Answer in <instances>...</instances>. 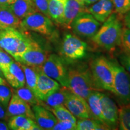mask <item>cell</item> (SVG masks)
<instances>
[{
  "instance_id": "obj_18",
  "label": "cell",
  "mask_w": 130,
  "mask_h": 130,
  "mask_svg": "<svg viewBox=\"0 0 130 130\" xmlns=\"http://www.w3.org/2000/svg\"><path fill=\"white\" fill-rule=\"evenodd\" d=\"M84 12H87V7L78 0H67L62 25L66 28H71V23L75 18Z\"/></svg>"
},
{
  "instance_id": "obj_17",
  "label": "cell",
  "mask_w": 130,
  "mask_h": 130,
  "mask_svg": "<svg viewBox=\"0 0 130 130\" xmlns=\"http://www.w3.org/2000/svg\"><path fill=\"white\" fill-rule=\"evenodd\" d=\"M4 78L13 88L17 89L25 85V75L20 63L13 61L4 72Z\"/></svg>"
},
{
  "instance_id": "obj_36",
  "label": "cell",
  "mask_w": 130,
  "mask_h": 130,
  "mask_svg": "<svg viewBox=\"0 0 130 130\" xmlns=\"http://www.w3.org/2000/svg\"><path fill=\"white\" fill-rule=\"evenodd\" d=\"M119 63L130 74V54L125 52L120 54L118 56Z\"/></svg>"
},
{
  "instance_id": "obj_35",
  "label": "cell",
  "mask_w": 130,
  "mask_h": 130,
  "mask_svg": "<svg viewBox=\"0 0 130 130\" xmlns=\"http://www.w3.org/2000/svg\"><path fill=\"white\" fill-rule=\"evenodd\" d=\"M37 12L49 17L48 0H32Z\"/></svg>"
},
{
  "instance_id": "obj_10",
  "label": "cell",
  "mask_w": 130,
  "mask_h": 130,
  "mask_svg": "<svg viewBox=\"0 0 130 130\" xmlns=\"http://www.w3.org/2000/svg\"><path fill=\"white\" fill-rule=\"evenodd\" d=\"M48 54L37 42L32 40L30 46L19 57L16 61L31 67H41L48 57Z\"/></svg>"
},
{
  "instance_id": "obj_26",
  "label": "cell",
  "mask_w": 130,
  "mask_h": 130,
  "mask_svg": "<svg viewBox=\"0 0 130 130\" xmlns=\"http://www.w3.org/2000/svg\"><path fill=\"white\" fill-rule=\"evenodd\" d=\"M20 65L22 69H23L24 75H25L26 86L28 87L36 95L37 79L36 69L35 67L27 66V65L21 64V63Z\"/></svg>"
},
{
  "instance_id": "obj_19",
  "label": "cell",
  "mask_w": 130,
  "mask_h": 130,
  "mask_svg": "<svg viewBox=\"0 0 130 130\" xmlns=\"http://www.w3.org/2000/svg\"><path fill=\"white\" fill-rule=\"evenodd\" d=\"M8 126L10 129L13 130L42 129L35 120L24 115H17L10 117Z\"/></svg>"
},
{
  "instance_id": "obj_15",
  "label": "cell",
  "mask_w": 130,
  "mask_h": 130,
  "mask_svg": "<svg viewBox=\"0 0 130 130\" xmlns=\"http://www.w3.org/2000/svg\"><path fill=\"white\" fill-rule=\"evenodd\" d=\"M32 110L35 122L42 129H52L58 121L51 111L39 104L32 105Z\"/></svg>"
},
{
  "instance_id": "obj_40",
  "label": "cell",
  "mask_w": 130,
  "mask_h": 130,
  "mask_svg": "<svg viewBox=\"0 0 130 130\" xmlns=\"http://www.w3.org/2000/svg\"><path fill=\"white\" fill-rule=\"evenodd\" d=\"M78 1L83 4H84L86 7H87L96 2L98 0H78Z\"/></svg>"
},
{
  "instance_id": "obj_7",
  "label": "cell",
  "mask_w": 130,
  "mask_h": 130,
  "mask_svg": "<svg viewBox=\"0 0 130 130\" xmlns=\"http://www.w3.org/2000/svg\"><path fill=\"white\" fill-rule=\"evenodd\" d=\"M40 68L48 77L68 88V67L61 57L55 54L49 55Z\"/></svg>"
},
{
  "instance_id": "obj_9",
  "label": "cell",
  "mask_w": 130,
  "mask_h": 130,
  "mask_svg": "<svg viewBox=\"0 0 130 130\" xmlns=\"http://www.w3.org/2000/svg\"><path fill=\"white\" fill-rule=\"evenodd\" d=\"M100 27V22L87 12L78 14L71 25V28L76 35L87 38H92Z\"/></svg>"
},
{
  "instance_id": "obj_23",
  "label": "cell",
  "mask_w": 130,
  "mask_h": 130,
  "mask_svg": "<svg viewBox=\"0 0 130 130\" xmlns=\"http://www.w3.org/2000/svg\"><path fill=\"white\" fill-rule=\"evenodd\" d=\"M101 95L102 93L99 90H93L91 92L86 100L88 103L92 118L104 123L101 105Z\"/></svg>"
},
{
  "instance_id": "obj_6",
  "label": "cell",
  "mask_w": 130,
  "mask_h": 130,
  "mask_svg": "<svg viewBox=\"0 0 130 130\" xmlns=\"http://www.w3.org/2000/svg\"><path fill=\"white\" fill-rule=\"evenodd\" d=\"M21 28L43 35H51L55 27L50 17L36 12L25 16L21 21Z\"/></svg>"
},
{
  "instance_id": "obj_24",
  "label": "cell",
  "mask_w": 130,
  "mask_h": 130,
  "mask_svg": "<svg viewBox=\"0 0 130 130\" xmlns=\"http://www.w3.org/2000/svg\"><path fill=\"white\" fill-rule=\"evenodd\" d=\"M69 91L70 90L67 87L61 86L60 88L58 89L56 92H54L51 95L47 97L44 102L51 108L63 105Z\"/></svg>"
},
{
  "instance_id": "obj_25",
  "label": "cell",
  "mask_w": 130,
  "mask_h": 130,
  "mask_svg": "<svg viewBox=\"0 0 130 130\" xmlns=\"http://www.w3.org/2000/svg\"><path fill=\"white\" fill-rule=\"evenodd\" d=\"M77 130L109 129L104 123L93 118L81 119L77 121Z\"/></svg>"
},
{
  "instance_id": "obj_11",
  "label": "cell",
  "mask_w": 130,
  "mask_h": 130,
  "mask_svg": "<svg viewBox=\"0 0 130 130\" xmlns=\"http://www.w3.org/2000/svg\"><path fill=\"white\" fill-rule=\"evenodd\" d=\"M35 68L37 75L36 96L40 101H44L47 97L56 92L61 86L57 81L45 74L41 68Z\"/></svg>"
},
{
  "instance_id": "obj_43",
  "label": "cell",
  "mask_w": 130,
  "mask_h": 130,
  "mask_svg": "<svg viewBox=\"0 0 130 130\" xmlns=\"http://www.w3.org/2000/svg\"><path fill=\"white\" fill-rule=\"evenodd\" d=\"M0 77H3V78H4V75H3V72H2V71H1V69H0Z\"/></svg>"
},
{
  "instance_id": "obj_14",
  "label": "cell",
  "mask_w": 130,
  "mask_h": 130,
  "mask_svg": "<svg viewBox=\"0 0 130 130\" xmlns=\"http://www.w3.org/2000/svg\"><path fill=\"white\" fill-rule=\"evenodd\" d=\"M8 118L17 115H24L35 120L33 111L31 105L24 101L16 94L13 93L7 107Z\"/></svg>"
},
{
  "instance_id": "obj_28",
  "label": "cell",
  "mask_w": 130,
  "mask_h": 130,
  "mask_svg": "<svg viewBox=\"0 0 130 130\" xmlns=\"http://www.w3.org/2000/svg\"><path fill=\"white\" fill-rule=\"evenodd\" d=\"M15 93L22 100L27 102L31 106L39 104L40 100L27 86H24L23 87L17 88L15 90Z\"/></svg>"
},
{
  "instance_id": "obj_2",
  "label": "cell",
  "mask_w": 130,
  "mask_h": 130,
  "mask_svg": "<svg viewBox=\"0 0 130 130\" xmlns=\"http://www.w3.org/2000/svg\"><path fill=\"white\" fill-rule=\"evenodd\" d=\"M117 13H112L92 37L94 43L101 48L111 51L121 45L122 23Z\"/></svg>"
},
{
  "instance_id": "obj_12",
  "label": "cell",
  "mask_w": 130,
  "mask_h": 130,
  "mask_svg": "<svg viewBox=\"0 0 130 130\" xmlns=\"http://www.w3.org/2000/svg\"><path fill=\"white\" fill-rule=\"evenodd\" d=\"M65 107L76 118H92L90 109L86 99L72 93L71 90L64 102Z\"/></svg>"
},
{
  "instance_id": "obj_20",
  "label": "cell",
  "mask_w": 130,
  "mask_h": 130,
  "mask_svg": "<svg viewBox=\"0 0 130 130\" xmlns=\"http://www.w3.org/2000/svg\"><path fill=\"white\" fill-rule=\"evenodd\" d=\"M21 19L17 17L9 6H0V30L21 28Z\"/></svg>"
},
{
  "instance_id": "obj_42",
  "label": "cell",
  "mask_w": 130,
  "mask_h": 130,
  "mask_svg": "<svg viewBox=\"0 0 130 130\" xmlns=\"http://www.w3.org/2000/svg\"><path fill=\"white\" fill-rule=\"evenodd\" d=\"M0 84H6V79L1 77H0Z\"/></svg>"
},
{
  "instance_id": "obj_32",
  "label": "cell",
  "mask_w": 130,
  "mask_h": 130,
  "mask_svg": "<svg viewBox=\"0 0 130 130\" xmlns=\"http://www.w3.org/2000/svg\"><path fill=\"white\" fill-rule=\"evenodd\" d=\"M13 61L10 55L0 48V69L2 72H4Z\"/></svg>"
},
{
  "instance_id": "obj_13",
  "label": "cell",
  "mask_w": 130,
  "mask_h": 130,
  "mask_svg": "<svg viewBox=\"0 0 130 130\" xmlns=\"http://www.w3.org/2000/svg\"><path fill=\"white\" fill-rule=\"evenodd\" d=\"M101 105L104 124L109 129H116L118 128L119 109L116 103L109 96L102 93Z\"/></svg>"
},
{
  "instance_id": "obj_31",
  "label": "cell",
  "mask_w": 130,
  "mask_h": 130,
  "mask_svg": "<svg viewBox=\"0 0 130 130\" xmlns=\"http://www.w3.org/2000/svg\"><path fill=\"white\" fill-rule=\"evenodd\" d=\"M11 90L6 84H0V103L7 108L12 97Z\"/></svg>"
},
{
  "instance_id": "obj_38",
  "label": "cell",
  "mask_w": 130,
  "mask_h": 130,
  "mask_svg": "<svg viewBox=\"0 0 130 130\" xmlns=\"http://www.w3.org/2000/svg\"><path fill=\"white\" fill-rule=\"evenodd\" d=\"M124 25L126 28L130 29V10L125 14V16L123 19Z\"/></svg>"
},
{
  "instance_id": "obj_27",
  "label": "cell",
  "mask_w": 130,
  "mask_h": 130,
  "mask_svg": "<svg viewBox=\"0 0 130 130\" xmlns=\"http://www.w3.org/2000/svg\"><path fill=\"white\" fill-rule=\"evenodd\" d=\"M118 129L130 130V104L121 106L119 110Z\"/></svg>"
},
{
  "instance_id": "obj_30",
  "label": "cell",
  "mask_w": 130,
  "mask_h": 130,
  "mask_svg": "<svg viewBox=\"0 0 130 130\" xmlns=\"http://www.w3.org/2000/svg\"><path fill=\"white\" fill-rule=\"evenodd\" d=\"M115 12L119 15L125 14L130 10V0H112Z\"/></svg>"
},
{
  "instance_id": "obj_4",
  "label": "cell",
  "mask_w": 130,
  "mask_h": 130,
  "mask_svg": "<svg viewBox=\"0 0 130 130\" xmlns=\"http://www.w3.org/2000/svg\"><path fill=\"white\" fill-rule=\"evenodd\" d=\"M92 77L99 90L112 92L113 84V69L111 60L101 56L91 61L89 65Z\"/></svg>"
},
{
  "instance_id": "obj_37",
  "label": "cell",
  "mask_w": 130,
  "mask_h": 130,
  "mask_svg": "<svg viewBox=\"0 0 130 130\" xmlns=\"http://www.w3.org/2000/svg\"><path fill=\"white\" fill-rule=\"evenodd\" d=\"M7 118H8L7 111L5 109V107L0 103V119H6Z\"/></svg>"
},
{
  "instance_id": "obj_41",
  "label": "cell",
  "mask_w": 130,
  "mask_h": 130,
  "mask_svg": "<svg viewBox=\"0 0 130 130\" xmlns=\"http://www.w3.org/2000/svg\"><path fill=\"white\" fill-rule=\"evenodd\" d=\"M10 128L8 126V124L4 122L0 121V130H9Z\"/></svg>"
},
{
  "instance_id": "obj_34",
  "label": "cell",
  "mask_w": 130,
  "mask_h": 130,
  "mask_svg": "<svg viewBox=\"0 0 130 130\" xmlns=\"http://www.w3.org/2000/svg\"><path fill=\"white\" fill-rule=\"evenodd\" d=\"M77 123L69 121H57L53 130H75Z\"/></svg>"
},
{
  "instance_id": "obj_5",
  "label": "cell",
  "mask_w": 130,
  "mask_h": 130,
  "mask_svg": "<svg viewBox=\"0 0 130 130\" xmlns=\"http://www.w3.org/2000/svg\"><path fill=\"white\" fill-rule=\"evenodd\" d=\"M113 69L111 93L120 106L130 104V74L116 60H111Z\"/></svg>"
},
{
  "instance_id": "obj_29",
  "label": "cell",
  "mask_w": 130,
  "mask_h": 130,
  "mask_svg": "<svg viewBox=\"0 0 130 130\" xmlns=\"http://www.w3.org/2000/svg\"><path fill=\"white\" fill-rule=\"evenodd\" d=\"M51 111L53 113L58 121H69L77 123V118L64 106V105H58L51 108Z\"/></svg>"
},
{
  "instance_id": "obj_33",
  "label": "cell",
  "mask_w": 130,
  "mask_h": 130,
  "mask_svg": "<svg viewBox=\"0 0 130 130\" xmlns=\"http://www.w3.org/2000/svg\"><path fill=\"white\" fill-rule=\"evenodd\" d=\"M123 51L130 54V29L123 28L121 36V45Z\"/></svg>"
},
{
  "instance_id": "obj_1",
  "label": "cell",
  "mask_w": 130,
  "mask_h": 130,
  "mask_svg": "<svg viewBox=\"0 0 130 130\" xmlns=\"http://www.w3.org/2000/svg\"><path fill=\"white\" fill-rule=\"evenodd\" d=\"M68 88L86 100L92 91L100 90L94 83L90 68L85 64H71L68 68Z\"/></svg>"
},
{
  "instance_id": "obj_8",
  "label": "cell",
  "mask_w": 130,
  "mask_h": 130,
  "mask_svg": "<svg viewBox=\"0 0 130 130\" xmlns=\"http://www.w3.org/2000/svg\"><path fill=\"white\" fill-rule=\"evenodd\" d=\"M87 45L79 37L71 33L64 35L61 52L63 56L69 61H76L83 58L87 54Z\"/></svg>"
},
{
  "instance_id": "obj_21",
  "label": "cell",
  "mask_w": 130,
  "mask_h": 130,
  "mask_svg": "<svg viewBox=\"0 0 130 130\" xmlns=\"http://www.w3.org/2000/svg\"><path fill=\"white\" fill-rule=\"evenodd\" d=\"M67 0H48L49 17L55 23L62 25Z\"/></svg>"
},
{
  "instance_id": "obj_39",
  "label": "cell",
  "mask_w": 130,
  "mask_h": 130,
  "mask_svg": "<svg viewBox=\"0 0 130 130\" xmlns=\"http://www.w3.org/2000/svg\"><path fill=\"white\" fill-rule=\"evenodd\" d=\"M15 1L16 0H0V6H9Z\"/></svg>"
},
{
  "instance_id": "obj_22",
  "label": "cell",
  "mask_w": 130,
  "mask_h": 130,
  "mask_svg": "<svg viewBox=\"0 0 130 130\" xmlns=\"http://www.w3.org/2000/svg\"><path fill=\"white\" fill-rule=\"evenodd\" d=\"M9 7L21 20L25 16L37 12L32 0H16Z\"/></svg>"
},
{
  "instance_id": "obj_3",
  "label": "cell",
  "mask_w": 130,
  "mask_h": 130,
  "mask_svg": "<svg viewBox=\"0 0 130 130\" xmlns=\"http://www.w3.org/2000/svg\"><path fill=\"white\" fill-rule=\"evenodd\" d=\"M32 40L18 29L0 30V48L16 58L29 48Z\"/></svg>"
},
{
  "instance_id": "obj_16",
  "label": "cell",
  "mask_w": 130,
  "mask_h": 130,
  "mask_svg": "<svg viewBox=\"0 0 130 130\" xmlns=\"http://www.w3.org/2000/svg\"><path fill=\"white\" fill-rule=\"evenodd\" d=\"M114 6L112 0H98L87 8L90 13L100 22L103 23L113 13Z\"/></svg>"
}]
</instances>
